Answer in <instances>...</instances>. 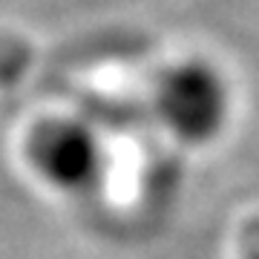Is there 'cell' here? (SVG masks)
Listing matches in <instances>:
<instances>
[{"label": "cell", "mask_w": 259, "mask_h": 259, "mask_svg": "<svg viewBox=\"0 0 259 259\" xmlns=\"http://www.w3.org/2000/svg\"><path fill=\"white\" fill-rule=\"evenodd\" d=\"M158 121L185 144H207L228 124L231 90L207 61H179L161 72L153 98Z\"/></svg>", "instance_id": "cell-1"}, {"label": "cell", "mask_w": 259, "mask_h": 259, "mask_svg": "<svg viewBox=\"0 0 259 259\" xmlns=\"http://www.w3.org/2000/svg\"><path fill=\"white\" fill-rule=\"evenodd\" d=\"M26 156L49 187L69 196L93 193L107 170L98 133L78 118H49L37 124L29 136Z\"/></svg>", "instance_id": "cell-2"}, {"label": "cell", "mask_w": 259, "mask_h": 259, "mask_svg": "<svg viewBox=\"0 0 259 259\" xmlns=\"http://www.w3.org/2000/svg\"><path fill=\"white\" fill-rule=\"evenodd\" d=\"M242 259H259V222H250L242 236Z\"/></svg>", "instance_id": "cell-3"}]
</instances>
